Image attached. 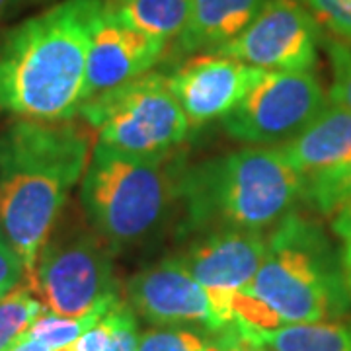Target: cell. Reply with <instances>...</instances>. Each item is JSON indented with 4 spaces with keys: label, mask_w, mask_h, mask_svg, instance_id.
<instances>
[{
    "label": "cell",
    "mask_w": 351,
    "mask_h": 351,
    "mask_svg": "<svg viewBox=\"0 0 351 351\" xmlns=\"http://www.w3.org/2000/svg\"><path fill=\"white\" fill-rule=\"evenodd\" d=\"M14 2H16V0H0V18L12 8Z\"/></svg>",
    "instance_id": "f546056e"
},
{
    "label": "cell",
    "mask_w": 351,
    "mask_h": 351,
    "mask_svg": "<svg viewBox=\"0 0 351 351\" xmlns=\"http://www.w3.org/2000/svg\"><path fill=\"white\" fill-rule=\"evenodd\" d=\"M326 101L313 71H262L239 106L223 117V125L237 141L279 147L297 137Z\"/></svg>",
    "instance_id": "ba28073f"
},
{
    "label": "cell",
    "mask_w": 351,
    "mask_h": 351,
    "mask_svg": "<svg viewBox=\"0 0 351 351\" xmlns=\"http://www.w3.org/2000/svg\"><path fill=\"white\" fill-rule=\"evenodd\" d=\"M4 351H53L49 350L45 343H41L39 339L32 338V336H27V334H22L20 338L14 341L12 346H8Z\"/></svg>",
    "instance_id": "83f0119b"
},
{
    "label": "cell",
    "mask_w": 351,
    "mask_h": 351,
    "mask_svg": "<svg viewBox=\"0 0 351 351\" xmlns=\"http://www.w3.org/2000/svg\"><path fill=\"white\" fill-rule=\"evenodd\" d=\"M113 306V304H112ZM110 306V308H112ZM110 308L101 316L100 320L94 326L86 330L80 339L75 343L76 351H106L108 343H110V334H112V316H110Z\"/></svg>",
    "instance_id": "484cf974"
},
{
    "label": "cell",
    "mask_w": 351,
    "mask_h": 351,
    "mask_svg": "<svg viewBox=\"0 0 351 351\" xmlns=\"http://www.w3.org/2000/svg\"><path fill=\"white\" fill-rule=\"evenodd\" d=\"M277 149L304 176L351 164V112L328 100L297 137Z\"/></svg>",
    "instance_id": "5bb4252c"
},
{
    "label": "cell",
    "mask_w": 351,
    "mask_h": 351,
    "mask_svg": "<svg viewBox=\"0 0 351 351\" xmlns=\"http://www.w3.org/2000/svg\"><path fill=\"white\" fill-rule=\"evenodd\" d=\"M219 346L221 334L186 326H154L138 336L137 351H217Z\"/></svg>",
    "instance_id": "44dd1931"
},
{
    "label": "cell",
    "mask_w": 351,
    "mask_h": 351,
    "mask_svg": "<svg viewBox=\"0 0 351 351\" xmlns=\"http://www.w3.org/2000/svg\"><path fill=\"white\" fill-rule=\"evenodd\" d=\"M29 2H43V0H29Z\"/></svg>",
    "instance_id": "1f68e13d"
},
{
    "label": "cell",
    "mask_w": 351,
    "mask_h": 351,
    "mask_svg": "<svg viewBox=\"0 0 351 351\" xmlns=\"http://www.w3.org/2000/svg\"><path fill=\"white\" fill-rule=\"evenodd\" d=\"M313 18L339 41L351 45V0H302Z\"/></svg>",
    "instance_id": "603a6c76"
},
{
    "label": "cell",
    "mask_w": 351,
    "mask_h": 351,
    "mask_svg": "<svg viewBox=\"0 0 351 351\" xmlns=\"http://www.w3.org/2000/svg\"><path fill=\"white\" fill-rule=\"evenodd\" d=\"M265 250L267 232L226 228L201 234L174 258L213 293L217 301L230 308L232 295L254 279Z\"/></svg>",
    "instance_id": "4fadbf2b"
},
{
    "label": "cell",
    "mask_w": 351,
    "mask_h": 351,
    "mask_svg": "<svg viewBox=\"0 0 351 351\" xmlns=\"http://www.w3.org/2000/svg\"><path fill=\"white\" fill-rule=\"evenodd\" d=\"M351 291L341 258L320 226L289 213L267 232V250L256 276L232 295L240 328L274 330L334 320L348 313Z\"/></svg>",
    "instance_id": "3957f363"
},
{
    "label": "cell",
    "mask_w": 351,
    "mask_h": 351,
    "mask_svg": "<svg viewBox=\"0 0 351 351\" xmlns=\"http://www.w3.org/2000/svg\"><path fill=\"white\" fill-rule=\"evenodd\" d=\"M90 154L92 138L73 119H14L0 133V226L27 277L71 191L82 182Z\"/></svg>",
    "instance_id": "7a4b0ae2"
},
{
    "label": "cell",
    "mask_w": 351,
    "mask_h": 351,
    "mask_svg": "<svg viewBox=\"0 0 351 351\" xmlns=\"http://www.w3.org/2000/svg\"><path fill=\"white\" fill-rule=\"evenodd\" d=\"M260 75L237 59L201 53L168 75V84L189 123L205 125L232 112Z\"/></svg>",
    "instance_id": "8fae6325"
},
{
    "label": "cell",
    "mask_w": 351,
    "mask_h": 351,
    "mask_svg": "<svg viewBox=\"0 0 351 351\" xmlns=\"http://www.w3.org/2000/svg\"><path fill=\"white\" fill-rule=\"evenodd\" d=\"M343 254H341V263H343V271H346V279L351 291V232L343 237Z\"/></svg>",
    "instance_id": "f1b7e54d"
},
{
    "label": "cell",
    "mask_w": 351,
    "mask_h": 351,
    "mask_svg": "<svg viewBox=\"0 0 351 351\" xmlns=\"http://www.w3.org/2000/svg\"><path fill=\"white\" fill-rule=\"evenodd\" d=\"M217 351H271L265 346H260V343H254L250 339H246L242 334H240L239 326L230 328L226 330L225 334H221V346Z\"/></svg>",
    "instance_id": "4316f807"
},
{
    "label": "cell",
    "mask_w": 351,
    "mask_h": 351,
    "mask_svg": "<svg viewBox=\"0 0 351 351\" xmlns=\"http://www.w3.org/2000/svg\"><path fill=\"white\" fill-rule=\"evenodd\" d=\"M78 115L96 129L98 143L141 156L172 154L191 127L168 75L154 71L90 98Z\"/></svg>",
    "instance_id": "8992f818"
},
{
    "label": "cell",
    "mask_w": 351,
    "mask_h": 351,
    "mask_svg": "<svg viewBox=\"0 0 351 351\" xmlns=\"http://www.w3.org/2000/svg\"><path fill=\"white\" fill-rule=\"evenodd\" d=\"M125 293L133 311L154 326L197 328L219 336L237 324L232 311L174 256L135 274L127 281Z\"/></svg>",
    "instance_id": "9c48e42d"
},
{
    "label": "cell",
    "mask_w": 351,
    "mask_h": 351,
    "mask_svg": "<svg viewBox=\"0 0 351 351\" xmlns=\"http://www.w3.org/2000/svg\"><path fill=\"white\" fill-rule=\"evenodd\" d=\"M110 252L112 248L94 230L51 232L27 277V287L45 311L84 316L117 297Z\"/></svg>",
    "instance_id": "52a82bcc"
},
{
    "label": "cell",
    "mask_w": 351,
    "mask_h": 351,
    "mask_svg": "<svg viewBox=\"0 0 351 351\" xmlns=\"http://www.w3.org/2000/svg\"><path fill=\"white\" fill-rule=\"evenodd\" d=\"M318 22L297 0H265L239 38L211 51L262 71H313L318 57Z\"/></svg>",
    "instance_id": "30bf717a"
},
{
    "label": "cell",
    "mask_w": 351,
    "mask_h": 351,
    "mask_svg": "<svg viewBox=\"0 0 351 351\" xmlns=\"http://www.w3.org/2000/svg\"><path fill=\"white\" fill-rule=\"evenodd\" d=\"M239 330L246 339L271 351H351V322L322 320L274 330L240 326Z\"/></svg>",
    "instance_id": "2e32d148"
},
{
    "label": "cell",
    "mask_w": 351,
    "mask_h": 351,
    "mask_svg": "<svg viewBox=\"0 0 351 351\" xmlns=\"http://www.w3.org/2000/svg\"><path fill=\"white\" fill-rule=\"evenodd\" d=\"M117 299H119V295L100 304L98 308H94L92 313L84 314V316H61V314L43 311L34 320V324L25 330V334L39 339L49 350H61V348H66V346H73V343H76L80 339V336L86 330H90L100 320L101 316L106 314V311Z\"/></svg>",
    "instance_id": "d6986e66"
},
{
    "label": "cell",
    "mask_w": 351,
    "mask_h": 351,
    "mask_svg": "<svg viewBox=\"0 0 351 351\" xmlns=\"http://www.w3.org/2000/svg\"><path fill=\"white\" fill-rule=\"evenodd\" d=\"M25 279L27 271L24 262L0 226V299L10 295L14 289L22 287Z\"/></svg>",
    "instance_id": "d4e9b609"
},
{
    "label": "cell",
    "mask_w": 351,
    "mask_h": 351,
    "mask_svg": "<svg viewBox=\"0 0 351 351\" xmlns=\"http://www.w3.org/2000/svg\"><path fill=\"white\" fill-rule=\"evenodd\" d=\"M265 0H191L188 24L176 38L186 55L211 53L239 38L262 10Z\"/></svg>",
    "instance_id": "9a60e30c"
},
{
    "label": "cell",
    "mask_w": 351,
    "mask_h": 351,
    "mask_svg": "<svg viewBox=\"0 0 351 351\" xmlns=\"http://www.w3.org/2000/svg\"><path fill=\"white\" fill-rule=\"evenodd\" d=\"M166 47L168 41L151 38L119 22L110 12L106 0L90 38L82 104L106 90L151 73L164 57Z\"/></svg>",
    "instance_id": "7c38bea8"
},
{
    "label": "cell",
    "mask_w": 351,
    "mask_h": 351,
    "mask_svg": "<svg viewBox=\"0 0 351 351\" xmlns=\"http://www.w3.org/2000/svg\"><path fill=\"white\" fill-rule=\"evenodd\" d=\"M306 176L277 147H252L182 168L176 205L182 234L269 232L295 211Z\"/></svg>",
    "instance_id": "277c9868"
},
{
    "label": "cell",
    "mask_w": 351,
    "mask_h": 351,
    "mask_svg": "<svg viewBox=\"0 0 351 351\" xmlns=\"http://www.w3.org/2000/svg\"><path fill=\"white\" fill-rule=\"evenodd\" d=\"M104 2L61 0L0 32V117L71 121L78 115Z\"/></svg>",
    "instance_id": "6da1fadb"
},
{
    "label": "cell",
    "mask_w": 351,
    "mask_h": 351,
    "mask_svg": "<svg viewBox=\"0 0 351 351\" xmlns=\"http://www.w3.org/2000/svg\"><path fill=\"white\" fill-rule=\"evenodd\" d=\"M53 351H76L75 343L73 346H66V348H61V350H53Z\"/></svg>",
    "instance_id": "4dcf8cb0"
},
{
    "label": "cell",
    "mask_w": 351,
    "mask_h": 351,
    "mask_svg": "<svg viewBox=\"0 0 351 351\" xmlns=\"http://www.w3.org/2000/svg\"><path fill=\"white\" fill-rule=\"evenodd\" d=\"M43 311L45 306L27 285L14 289L10 295L2 297L0 299V351L12 346Z\"/></svg>",
    "instance_id": "ffe728a7"
},
{
    "label": "cell",
    "mask_w": 351,
    "mask_h": 351,
    "mask_svg": "<svg viewBox=\"0 0 351 351\" xmlns=\"http://www.w3.org/2000/svg\"><path fill=\"white\" fill-rule=\"evenodd\" d=\"M180 172L172 154L141 156L96 143L80 188L92 230L112 252L143 242L176 205Z\"/></svg>",
    "instance_id": "5b68a950"
},
{
    "label": "cell",
    "mask_w": 351,
    "mask_h": 351,
    "mask_svg": "<svg viewBox=\"0 0 351 351\" xmlns=\"http://www.w3.org/2000/svg\"><path fill=\"white\" fill-rule=\"evenodd\" d=\"M110 316H112V334L106 351H137L138 330L133 306L117 299L110 308Z\"/></svg>",
    "instance_id": "cb8c5ba5"
},
{
    "label": "cell",
    "mask_w": 351,
    "mask_h": 351,
    "mask_svg": "<svg viewBox=\"0 0 351 351\" xmlns=\"http://www.w3.org/2000/svg\"><path fill=\"white\" fill-rule=\"evenodd\" d=\"M314 211L332 225V230L343 239L351 232V164L334 166L306 174L304 195Z\"/></svg>",
    "instance_id": "ac0fdd59"
},
{
    "label": "cell",
    "mask_w": 351,
    "mask_h": 351,
    "mask_svg": "<svg viewBox=\"0 0 351 351\" xmlns=\"http://www.w3.org/2000/svg\"><path fill=\"white\" fill-rule=\"evenodd\" d=\"M108 8L129 27L170 41L188 24L191 0H108Z\"/></svg>",
    "instance_id": "e0dca14e"
},
{
    "label": "cell",
    "mask_w": 351,
    "mask_h": 351,
    "mask_svg": "<svg viewBox=\"0 0 351 351\" xmlns=\"http://www.w3.org/2000/svg\"><path fill=\"white\" fill-rule=\"evenodd\" d=\"M328 55L332 61L330 100L351 112V45L339 39H328Z\"/></svg>",
    "instance_id": "7402d4cb"
}]
</instances>
